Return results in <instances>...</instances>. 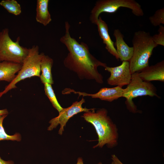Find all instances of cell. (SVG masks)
<instances>
[{
  "mask_svg": "<svg viewBox=\"0 0 164 164\" xmlns=\"http://www.w3.org/2000/svg\"><path fill=\"white\" fill-rule=\"evenodd\" d=\"M95 108L84 112L81 117L94 127L97 134L98 143L93 147L102 148L106 145L112 148L118 144V133L116 125L108 115L107 110L100 109L95 111Z\"/></svg>",
  "mask_w": 164,
  "mask_h": 164,
  "instance_id": "2",
  "label": "cell"
},
{
  "mask_svg": "<svg viewBox=\"0 0 164 164\" xmlns=\"http://www.w3.org/2000/svg\"><path fill=\"white\" fill-rule=\"evenodd\" d=\"M96 25L97 26L99 36L102 39L103 43L105 45V48L110 54L118 60V56L114 46V43L108 33L107 24L99 16Z\"/></svg>",
  "mask_w": 164,
  "mask_h": 164,
  "instance_id": "13",
  "label": "cell"
},
{
  "mask_svg": "<svg viewBox=\"0 0 164 164\" xmlns=\"http://www.w3.org/2000/svg\"><path fill=\"white\" fill-rule=\"evenodd\" d=\"M121 7L130 9L136 16H142L144 15L141 5L134 0H99L96 2L91 11L90 20L92 23L96 24L101 13H113Z\"/></svg>",
  "mask_w": 164,
  "mask_h": 164,
  "instance_id": "7",
  "label": "cell"
},
{
  "mask_svg": "<svg viewBox=\"0 0 164 164\" xmlns=\"http://www.w3.org/2000/svg\"><path fill=\"white\" fill-rule=\"evenodd\" d=\"M149 19L154 26H159L161 24H164V7L157 10L153 15L149 17Z\"/></svg>",
  "mask_w": 164,
  "mask_h": 164,
  "instance_id": "20",
  "label": "cell"
},
{
  "mask_svg": "<svg viewBox=\"0 0 164 164\" xmlns=\"http://www.w3.org/2000/svg\"><path fill=\"white\" fill-rule=\"evenodd\" d=\"M0 5L7 11L15 15H20L22 12L20 5L15 0H3L0 2Z\"/></svg>",
  "mask_w": 164,
  "mask_h": 164,
  "instance_id": "17",
  "label": "cell"
},
{
  "mask_svg": "<svg viewBox=\"0 0 164 164\" xmlns=\"http://www.w3.org/2000/svg\"><path fill=\"white\" fill-rule=\"evenodd\" d=\"M45 94L49 99L53 106L60 112L63 109L56 97L52 85L48 83L44 84Z\"/></svg>",
  "mask_w": 164,
  "mask_h": 164,
  "instance_id": "18",
  "label": "cell"
},
{
  "mask_svg": "<svg viewBox=\"0 0 164 164\" xmlns=\"http://www.w3.org/2000/svg\"><path fill=\"white\" fill-rule=\"evenodd\" d=\"M124 91V89L117 86L113 88L103 87L101 88L97 93L93 94L76 91L73 89L67 88L62 91V94H66L73 93L78 94L79 96H89L92 98H99L102 100L112 102L119 97H123Z\"/></svg>",
  "mask_w": 164,
  "mask_h": 164,
  "instance_id": "10",
  "label": "cell"
},
{
  "mask_svg": "<svg viewBox=\"0 0 164 164\" xmlns=\"http://www.w3.org/2000/svg\"><path fill=\"white\" fill-rule=\"evenodd\" d=\"M124 89L123 97L126 98L125 104L127 109L133 113L138 112L132 99L138 97L148 95L159 97L156 89L150 82L143 81L139 76L138 73L132 74L131 81Z\"/></svg>",
  "mask_w": 164,
  "mask_h": 164,
  "instance_id": "5",
  "label": "cell"
},
{
  "mask_svg": "<svg viewBox=\"0 0 164 164\" xmlns=\"http://www.w3.org/2000/svg\"><path fill=\"white\" fill-rule=\"evenodd\" d=\"M9 29L5 28L0 32V61H6L22 64L29 49L21 46L19 37L13 41L9 35Z\"/></svg>",
  "mask_w": 164,
  "mask_h": 164,
  "instance_id": "6",
  "label": "cell"
},
{
  "mask_svg": "<svg viewBox=\"0 0 164 164\" xmlns=\"http://www.w3.org/2000/svg\"><path fill=\"white\" fill-rule=\"evenodd\" d=\"M53 63V59L48 55H44L40 63V70L41 74L39 77L42 83L44 84L48 83L53 84L51 69Z\"/></svg>",
  "mask_w": 164,
  "mask_h": 164,
  "instance_id": "15",
  "label": "cell"
},
{
  "mask_svg": "<svg viewBox=\"0 0 164 164\" xmlns=\"http://www.w3.org/2000/svg\"><path fill=\"white\" fill-rule=\"evenodd\" d=\"M0 164H14V163L12 160L5 161L0 157Z\"/></svg>",
  "mask_w": 164,
  "mask_h": 164,
  "instance_id": "23",
  "label": "cell"
},
{
  "mask_svg": "<svg viewBox=\"0 0 164 164\" xmlns=\"http://www.w3.org/2000/svg\"><path fill=\"white\" fill-rule=\"evenodd\" d=\"M49 0H37L36 3V19L38 22L46 26L51 21L49 11Z\"/></svg>",
  "mask_w": 164,
  "mask_h": 164,
  "instance_id": "16",
  "label": "cell"
},
{
  "mask_svg": "<svg viewBox=\"0 0 164 164\" xmlns=\"http://www.w3.org/2000/svg\"><path fill=\"white\" fill-rule=\"evenodd\" d=\"M139 77L143 81L150 82L153 80L164 81V61L148 66L138 73Z\"/></svg>",
  "mask_w": 164,
  "mask_h": 164,
  "instance_id": "11",
  "label": "cell"
},
{
  "mask_svg": "<svg viewBox=\"0 0 164 164\" xmlns=\"http://www.w3.org/2000/svg\"><path fill=\"white\" fill-rule=\"evenodd\" d=\"M76 164H84L83 160L82 158L79 157L77 160V162ZM97 164H102L101 162H99Z\"/></svg>",
  "mask_w": 164,
  "mask_h": 164,
  "instance_id": "25",
  "label": "cell"
},
{
  "mask_svg": "<svg viewBox=\"0 0 164 164\" xmlns=\"http://www.w3.org/2000/svg\"><path fill=\"white\" fill-rule=\"evenodd\" d=\"M111 156L112 160L111 164H123L115 155H112Z\"/></svg>",
  "mask_w": 164,
  "mask_h": 164,
  "instance_id": "22",
  "label": "cell"
},
{
  "mask_svg": "<svg viewBox=\"0 0 164 164\" xmlns=\"http://www.w3.org/2000/svg\"><path fill=\"white\" fill-rule=\"evenodd\" d=\"M132 56L129 61L132 74L139 72L149 66V59L158 45L149 32L144 30L135 32L132 39Z\"/></svg>",
  "mask_w": 164,
  "mask_h": 164,
  "instance_id": "3",
  "label": "cell"
},
{
  "mask_svg": "<svg viewBox=\"0 0 164 164\" xmlns=\"http://www.w3.org/2000/svg\"><path fill=\"white\" fill-rule=\"evenodd\" d=\"M85 102V100L83 97L79 101H76L73 102L70 107L63 108L59 112V115L52 119L49 121L50 125L48 128V131H51L56 128L59 125L60 128L58 134L62 135L64 131V127H65L68 120L75 115L82 112H87L91 110L92 108L88 109L86 107L83 108L82 104Z\"/></svg>",
  "mask_w": 164,
  "mask_h": 164,
  "instance_id": "8",
  "label": "cell"
},
{
  "mask_svg": "<svg viewBox=\"0 0 164 164\" xmlns=\"http://www.w3.org/2000/svg\"><path fill=\"white\" fill-rule=\"evenodd\" d=\"M158 34L152 36L154 42L158 46L160 45L164 46V27L162 25L159 26L158 30Z\"/></svg>",
  "mask_w": 164,
  "mask_h": 164,
  "instance_id": "21",
  "label": "cell"
},
{
  "mask_svg": "<svg viewBox=\"0 0 164 164\" xmlns=\"http://www.w3.org/2000/svg\"><path fill=\"white\" fill-rule=\"evenodd\" d=\"M104 68L110 73V76L107 80L109 85L122 87L124 86L128 85L130 82L132 74L129 62L123 61L119 66L115 67L107 66Z\"/></svg>",
  "mask_w": 164,
  "mask_h": 164,
  "instance_id": "9",
  "label": "cell"
},
{
  "mask_svg": "<svg viewBox=\"0 0 164 164\" xmlns=\"http://www.w3.org/2000/svg\"><path fill=\"white\" fill-rule=\"evenodd\" d=\"M113 35L116 39L114 45L118 56L119 59L121 61L129 62L133 54L132 47L129 46L124 39V35L120 30L115 29L114 31Z\"/></svg>",
  "mask_w": 164,
  "mask_h": 164,
  "instance_id": "12",
  "label": "cell"
},
{
  "mask_svg": "<svg viewBox=\"0 0 164 164\" xmlns=\"http://www.w3.org/2000/svg\"><path fill=\"white\" fill-rule=\"evenodd\" d=\"M22 64L6 61H0V81L10 82L15 78Z\"/></svg>",
  "mask_w": 164,
  "mask_h": 164,
  "instance_id": "14",
  "label": "cell"
},
{
  "mask_svg": "<svg viewBox=\"0 0 164 164\" xmlns=\"http://www.w3.org/2000/svg\"><path fill=\"white\" fill-rule=\"evenodd\" d=\"M70 26L65 22V32L60 39V42L67 48L69 53L63 60L64 66L76 73L80 80H95L99 84L103 83V78L97 69L99 66L104 68L106 63L99 61L90 52L85 43H80L71 37L69 29Z\"/></svg>",
  "mask_w": 164,
  "mask_h": 164,
  "instance_id": "1",
  "label": "cell"
},
{
  "mask_svg": "<svg viewBox=\"0 0 164 164\" xmlns=\"http://www.w3.org/2000/svg\"><path fill=\"white\" fill-rule=\"evenodd\" d=\"M7 115L0 116V141L2 140H12L20 141L21 136L19 133H16L13 135H8L5 132L3 126V122Z\"/></svg>",
  "mask_w": 164,
  "mask_h": 164,
  "instance_id": "19",
  "label": "cell"
},
{
  "mask_svg": "<svg viewBox=\"0 0 164 164\" xmlns=\"http://www.w3.org/2000/svg\"><path fill=\"white\" fill-rule=\"evenodd\" d=\"M8 114L9 112L6 109L0 110V116L8 115Z\"/></svg>",
  "mask_w": 164,
  "mask_h": 164,
  "instance_id": "24",
  "label": "cell"
},
{
  "mask_svg": "<svg viewBox=\"0 0 164 164\" xmlns=\"http://www.w3.org/2000/svg\"><path fill=\"white\" fill-rule=\"evenodd\" d=\"M44 55L43 53H39L37 45H34L29 48L20 70L12 81L5 86L3 91L0 92V97L9 91L16 88V84L20 81L33 77H39L41 61Z\"/></svg>",
  "mask_w": 164,
  "mask_h": 164,
  "instance_id": "4",
  "label": "cell"
}]
</instances>
